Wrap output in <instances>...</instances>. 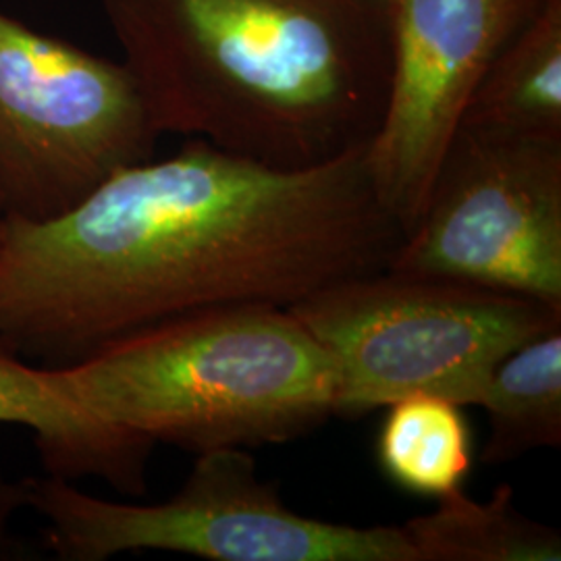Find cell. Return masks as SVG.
<instances>
[{
    "label": "cell",
    "instance_id": "cell-1",
    "mask_svg": "<svg viewBox=\"0 0 561 561\" xmlns=\"http://www.w3.org/2000/svg\"><path fill=\"white\" fill-rule=\"evenodd\" d=\"M405 238L366 148L279 169L187 138L55 219L0 229V345L59 368L202 310L289 308L389 268Z\"/></svg>",
    "mask_w": 561,
    "mask_h": 561
},
{
    "label": "cell",
    "instance_id": "cell-2",
    "mask_svg": "<svg viewBox=\"0 0 561 561\" xmlns=\"http://www.w3.org/2000/svg\"><path fill=\"white\" fill-rule=\"evenodd\" d=\"M159 134L308 169L364 150L389 90L382 0H101Z\"/></svg>",
    "mask_w": 561,
    "mask_h": 561
},
{
    "label": "cell",
    "instance_id": "cell-3",
    "mask_svg": "<svg viewBox=\"0 0 561 561\" xmlns=\"http://www.w3.org/2000/svg\"><path fill=\"white\" fill-rule=\"evenodd\" d=\"M102 421L201 456L296 442L335 416V366L279 306L202 310L59 366Z\"/></svg>",
    "mask_w": 561,
    "mask_h": 561
},
{
    "label": "cell",
    "instance_id": "cell-4",
    "mask_svg": "<svg viewBox=\"0 0 561 561\" xmlns=\"http://www.w3.org/2000/svg\"><path fill=\"white\" fill-rule=\"evenodd\" d=\"M287 310L333 362L335 416L345 421L412 396L479 405L503 358L561 327V310L542 301L389 268Z\"/></svg>",
    "mask_w": 561,
    "mask_h": 561
},
{
    "label": "cell",
    "instance_id": "cell-5",
    "mask_svg": "<svg viewBox=\"0 0 561 561\" xmlns=\"http://www.w3.org/2000/svg\"><path fill=\"white\" fill-rule=\"evenodd\" d=\"M23 507L46 522L62 561L138 551L210 561H419L401 526H350L294 512L243 447L196 456L180 491L161 503L102 500L59 477L23 479Z\"/></svg>",
    "mask_w": 561,
    "mask_h": 561
},
{
    "label": "cell",
    "instance_id": "cell-6",
    "mask_svg": "<svg viewBox=\"0 0 561 561\" xmlns=\"http://www.w3.org/2000/svg\"><path fill=\"white\" fill-rule=\"evenodd\" d=\"M161 134L123 60L104 59L0 13V215L55 219Z\"/></svg>",
    "mask_w": 561,
    "mask_h": 561
},
{
    "label": "cell",
    "instance_id": "cell-7",
    "mask_svg": "<svg viewBox=\"0 0 561 561\" xmlns=\"http://www.w3.org/2000/svg\"><path fill=\"white\" fill-rule=\"evenodd\" d=\"M389 271L561 310V141L460 127Z\"/></svg>",
    "mask_w": 561,
    "mask_h": 561
},
{
    "label": "cell",
    "instance_id": "cell-8",
    "mask_svg": "<svg viewBox=\"0 0 561 561\" xmlns=\"http://www.w3.org/2000/svg\"><path fill=\"white\" fill-rule=\"evenodd\" d=\"M382 2L389 90L366 167L377 198L408 233L486 67L539 0Z\"/></svg>",
    "mask_w": 561,
    "mask_h": 561
},
{
    "label": "cell",
    "instance_id": "cell-9",
    "mask_svg": "<svg viewBox=\"0 0 561 561\" xmlns=\"http://www.w3.org/2000/svg\"><path fill=\"white\" fill-rule=\"evenodd\" d=\"M0 424L32 431L44 472L65 481L99 479L144 497L154 443L102 421L76 400L60 368L21 360L0 345Z\"/></svg>",
    "mask_w": 561,
    "mask_h": 561
},
{
    "label": "cell",
    "instance_id": "cell-10",
    "mask_svg": "<svg viewBox=\"0 0 561 561\" xmlns=\"http://www.w3.org/2000/svg\"><path fill=\"white\" fill-rule=\"evenodd\" d=\"M460 127L561 141V0H539L503 42Z\"/></svg>",
    "mask_w": 561,
    "mask_h": 561
},
{
    "label": "cell",
    "instance_id": "cell-11",
    "mask_svg": "<svg viewBox=\"0 0 561 561\" xmlns=\"http://www.w3.org/2000/svg\"><path fill=\"white\" fill-rule=\"evenodd\" d=\"M419 561H560L561 533L524 516L514 489L500 484L489 502L456 489L439 507L401 524Z\"/></svg>",
    "mask_w": 561,
    "mask_h": 561
},
{
    "label": "cell",
    "instance_id": "cell-12",
    "mask_svg": "<svg viewBox=\"0 0 561 561\" xmlns=\"http://www.w3.org/2000/svg\"><path fill=\"white\" fill-rule=\"evenodd\" d=\"M489 419L481 463L500 466L561 445V327L503 358L482 391Z\"/></svg>",
    "mask_w": 561,
    "mask_h": 561
},
{
    "label": "cell",
    "instance_id": "cell-13",
    "mask_svg": "<svg viewBox=\"0 0 561 561\" xmlns=\"http://www.w3.org/2000/svg\"><path fill=\"white\" fill-rule=\"evenodd\" d=\"M387 410L377 442L385 477L428 497L461 489L472 472V435L461 405L435 396H412Z\"/></svg>",
    "mask_w": 561,
    "mask_h": 561
},
{
    "label": "cell",
    "instance_id": "cell-14",
    "mask_svg": "<svg viewBox=\"0 0 561 561\" xmlns=\"http://www.w3.org/2000/svg\"><path fill=\"white\" fill-rule=\"evenodd\" d=\"M23 510V489L21 481H9L0 472V558H7V553L13 551V541L9 535L11 518Z\"/></svg>",
    "mask_w": 561,
    "mask_h": 561
},
{
    "label": "cell",
    "instance_id": "cell-15",
    "mask_svg": "<svg viewBox=\"0 0 561 561\" xmlns=\"http://www.w3.org/2000/svg\"><path fill=\"white\" fill-rule=\"evenodd\" d=\"M2 221H4V219H2V215H0V229H2Z\"/></svg>",
    "mask_w": 561,
    "mask_h": 561
}]
</instances>
